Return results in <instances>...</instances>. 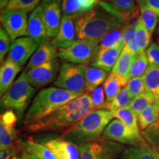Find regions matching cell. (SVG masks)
<instances>
[{"label": "cell", "mask_w": 159, "mask_h": 159, "mask_svg": "<svg viewBox=\"0 0 159 159\" xmlns=\"http://www.w3.org/2000/svg\"><path fill=\"white\" fill-rule=\"evenodd\" d=\"M92 111L90 95L86 92L61 107L45 118L27 126H23L21 130L25 134L59 131L63 133Z\"/></svg>", "instance_id": "cell-1"}, {"label": "cell", "mask_w": 159, "mask_h": 159, "mask_svg": "<svg viewBox=\"0 0 159 159\" xmlns=\"http://www.w3.org/2000/svg\"><path fill=\"white\" fill-rule=\"evenodd\" d=\"M77 39L99 44L111 31L124 26L120 18L99 6L75 19Z\"/></svg>", "instance_id": "cell-2"}, {"label": "cell", "mask_w": 159, "mask_h": 159, "mask_svg": "<svg viewBox=\"0 0 159 159\" xmlns=\"http://www.w3.org/2000/svg\"><path fill=\"white\" fill-rule=\"evenodd\" d=\"M81 95L83 94L71 92L57 87L52 86L42 89L31 102L23 119V126H27L45 118Z\"/></svg>", "instance_id": "cell-3"}, {"label": "cell", "mask_w": 159, "mask_h": 159, "mask_svg": "<svg viewBox=\"0 0 159 159\" xmlns=\"http://www.w3.org/2000/svg\"><path fill=\"white\" fill-rule=\"evenodd\" d=\"M114 116L107 109L92 111L61 134V138L80 146L102 136Z\"/></svg>", "instance_id": "cell-4"}, {"label": "cell", "mask_w": 159, "mask_h": 159, "mask_svg": "<svg viewBox=\"0 0 159 159\" xmlns=\"http://www.w3.org/2000/svg\"><path fill=\"white\" fill-rule=\"evenodd\" d=\"M26 73L27 71H23L8 91L1 97L2 108L13 111L19 117L23 116L36 91L27 80Z\"/></svg>", "instance_id": "cell-5"}, {"label": "cell", "mask_w": 159, "mask_h": 159, "mask_svg": "<svg viewBox=\"0 0 159 159\" xmlns=\"http://www.w3.org/2000/svg\"><path fill=\"white\" fill-rule=\"evenodd\" d=\"M80 159H119L125 147L102 136L79 146Z\"/></svg>", "instance_id": "cell-6"}, {"label": "cell", "mask_w": 159, "mask_h": 159, "mask_svg": "<svg viewBox=\"0 0 159 159\" xmlns=\"http://www.w3.org/2000/svg\"><path fill=\"white\" fill-rule=\"evenodd\" d=\"M53 85L77 94L86 93V83L82 64L63 63Z\"/></svg>", "instance_id": "cell-7"}, {"label": "cell", "mask_w": 159, "mask_h": 159, "mask_svg": "<svg viewBox=\"0 0 159 159\" xmlns=\"http://www.w3.org/2000/svg\"><path fill=\"white\" fill-rule=\"evenodd\" d=\"M98 51L99 44L78 39L68 48L58 49L57 57L64 63L87 64L92 62Z\"/></svg>", "instance_id": "cell-8"}, {"label": "cell", "mask_w": 159, "mask_h": 159, "mask_svg": "<svg viewBox=\"0 0 159 159\" xmlns=\"http://www.w3.org/2000/svg\"><path fill=\"white\" fill-rule=\"evenodd\" d=\"M17 115L13 111L5 110L0 116V147L2 149H10L16 152H22L21 139L19 138L16 128Z\"/></svg>", "instance_id": "cell-9"}, {"label": "cell", "mask_w": 159, "mask_h": 159, "mask_svg": "<svg viewBox=\"0 0 159 159\" xmlns=\"http://www.w3.org/2000/svg\"><path fill=\"white\" fill-rule=\"evenodd\" d=\"M1 23L12 41L27 35V12L22 10L5 8L1 11Z\"/></svg>", "instance_id": "cell-10"}, {"label": "cell", "mask_w": 159, "mask_h": 159, "mask_svg": "<svg viewBox=\"0 0 159 159\" xmlns=\"http://www.w3.org/2000/svg\"><path fill=\"white\" fill-rule=\"evenodd\" d=\"M60 68V61L56 58L51 62L27 70L26 76L28 82L35 89H41L57 79Z\"/></svg>", "instance_id": "cell-11"}, {"label": "cell", "mask_w": 159, "mask_h": 159, "mask_svg": "<svg viewBox=\"0 0 159 159\" xmlns=\"http://www.w3.org/2000/svg\"><path fill=\"white\" fill-rule=\"evenodd\" d=\"M102 137L129 146H138L146 143L144 139L138 138L128 127L117 119L109 123L103 132Z\"/></svg>", "instance_id": "cell-12"}, {"label": "cell", "mask_w": 159, "mask_h": 159, "mask_svg": "<svg viewBox=\"0 0 159 159\" xmlns=\"http://www.w3.org/2000/svg\"><path fill=\"white\" fill-rule=\"evenodd\" d=\"M38 45L36 41L28 36L19 38L12 42L7 59L22 67L36 51Z\"/></svg>", "instance_id": "cell-13"}, {"label": "cell", "mask_w": 159, "mask_h": 159, "mask_svg": "<svg viewBox=\"0 0 159 159\" xmlns=\"http://www.w3.org/2000/svg\"><path fill=\"white\" fill-rule=\"evenodd\" d=\"M98 5L125 23L139 15L135 0H99Z\"/></svg>", "instance_id": "cell-14"}, {"label": "cell", "mask_w": 159, "mask_h": 159, "mask_svg": "<svg viewBox=\"0 0 159 159\" xmlns=\"http://www.w3.org/2000/svg\"><path fill=\"white\" fill-rule=\"evenodd\" d=\"M27 36L33 39L38 43L49 40L42 6L40 5L31 13L28 19Z\"/></svg>", "instance_id": "cell-15"}, {"label": "cell", "mask_w": 159, "mask_h": 159, "mask_svg": "<svg viewBox=\"0 0 159 159\" xmlns=\"http://www.w3.org/2000/svg\"><path fill=\"white\" fill-rule=\"evenodd\" d=\"M54 153L57 159H80V151L78 145L62 139H52L42 142Z\"/></svg>", "instance_id": "cell-16"}, {"label": "cell", "mask_w": 159, "mask_h": 159, "mask_svg": "<svg viewBox=\"0 0 159 159\" xmlns=\"http://www.w3.org/2000/svg\"><path fill=\"white\" fill-rule=\"evenodd\" d=\"M77 32L75 21L72 17L63 15L58 33L52 42L57 48H68L77 41Z\"/></svg>", "instance_id": "cell-17"}, {"label": "cell", "mask_w": 159, "mask_h": 159, "mask_svg": "<svg viewBox=\"0 0 159 159\" xmlns=\"http://www.w3.org/2000/svg\"><path fill=\"white\" fill-rule=\"evenodd\" d=\"M125 45V43L124 40L122 39L116 47H113V48L98 51L96 56L92 61V62L91 63V66L98 67L106 72L112 71L123 49H124Z\"/></svg>", "instance_id": "cell-18"}, {"label": "cell", "mask_w": 159, "mask_h": 159, "mask_svg": "<svg viewBox=\"0 0 159 159\" xmlns=\"http://www.w3.org/2000/svg\"><path fill=\"white\" fill-rule=\"evenodd\" d=\"M43 16L49 38H54L58 33L61 24V6L60 2L42 4Z\"/></svg>", "instance_id": "cell-19"}, {"label": "cell", "mask_w": 159, "mask_h": 159, "mask_svg": "<svg viewBox=\"0 0 159 159\" xmlns=\"http://www.w3.org/2000/svg\"><path fill=\"white\" fill-rule=\"evenodd\" d=\"M57 53L58 49L53 44L52 41L47 40L44 42L40 43L36 51L29 60L25 70H30L39 66L51 62L57 58Z\"/></svg>", "instance_id": "cell-20"}, {"label": "cell", "mask_w": 159, "mask_h": 159, "mask_svg": "<svg viewBox=\"0 0 159 159\" xmlns=\"http://www.w3.org/2000/svg\"><path fill=\"white\" fill-rule=\"evenodd\" d=\"M98 2V0H63L61 7L63 15L75 19L94 9Z\"/></svg>", "instance_id": "cell-21"}, {"label": "cell", "mask_w": 159, "mask_h": 159, "mask_svg": "<svg viewBox=\"0 0 159 159\" xmlns=\"http://www.w3.org/2000/svg\"><path fill=\"white\" fill-rule=\"evenodd\" d=\"M21 67L6 59L0 68V95L2 97L14 83V80Z\"/></svg>", "instance_id": "cell-22"}, {"label": "cell", "mask_w": 159, "mask_h": 159, "mask_svg": "<svg viewBox=\"0 0 159 159\" xmlns=\"http://www.w3.org/2000/svg\"><path fill=\"white\" fill-rule=\"evenodd\" d=\"M119 159H159V152L146 142L125 148Z\"/></svg>", "instance_id": "cell-23"}, {"label": "cell", "mask_w": 159, "mask_h": 159, "mask_svg": "<svg viewBox=\"0 0 159 159\" xmlns=\"http://www.w3.org/2000/svg\"><path fill=\"white\" fill-rule=\"evenodd\" d=\"M134 57L135 55L129 51V49L125 45L124 49H123L118 61H116V64L111 71L112 74L115 75L120 79H122V80H124L126 83V84L128 81V75L130 72Z\"/></svg>", "instance_id": "cell-24"}, {"label": "cell", "mask_w": 159, "mask_h": 159, "mask_svg": "<svg viewBox=\"0 0 159 159\" xmlns=\"http://www.w3.org/2000/svg\"><path fill=\"white\" fill-rule=\"evenodd\" d=\"M84 71V75L86 83V92L89 93L94 89L100 86L102 83L105 82L108 77L106 71L98 67L89 66L88 64H82Z\"/></svg>", "instance_id": "cell-25"}, {"label": "cell", "mask_w": 159, "mask_h": 159, "mask_svg": "<svg viewBox=\"0 0 159 159\" xmlns=\"http://www.w3.org/2000/svg\"><path fill=\"white\" fill-rule=\"evenodd\" d=\"M22 152H27L39 159H57L49 149L42 143L36 142L33 138H29L21 142Z\"/></svg>", "instance_id": "cell-26"}, {"label": "cell", "mask_w": 159, "mask_h": 159, "mask_svg": "<svg viewBox=\"0 0 159 159\" xmlns=\"http://www.w3.org/2000/svg\"><path fill=\"white\" fill-rule=\"evenodd\" d=\"M111 113H112L113 116L121 121L138 138L143 139L142 134L140 133L138 116L129 107L118 109V110L113 111Z\"/></svg>", "instance_id": "cell-27"}, {"label": "cell", "mask_w": 159, "mask_h": 159, "mask_svg": "<svg viewBox=\"0 0 159 159\" xmlns=\"http://www.w3.org/2000/svg\"><path fill=\"white\" fill-rule=\"evenodd\" d=\"M143 77L146 92L159 99V66H149Z\"/></svg>", "instance_id": "cell-28"}, {"label": "cell", "mask_w": 159, "mask_h": 159, "mask_svg": "<svg viewBox=\"0 0 159 159\" xmlns=\"http://www.w3.org/2000/svg\"><path fill=\"white\" fill-rule=\"evenodd\" d=\"M126 85V83L116 75L111 73L107 77L103 84L104 88L106 104L110 103L114 99L119 91L122 90V87Z\"/></svg>", "instance_id": "cell-29"}, {"label": "cell", "mask_w": 159, "mask_h": 159, "mask_svg": "<svg viewBox=\"0 0 159 159\" xmlns=\"http://www.w3.org/2000/svg\"><path fill=\"white\" fill-rule=\"evenodd\" d=\"M159 119V99H156L150 106L138 116L139 125L141 130H144Z\"/></svg>", "instance_id": "cell-30"}, {"label": "cell", "mask_w": 159, "mask_h": 159, "mask_svg": "<svg viewBox=\"0 0 159 159\" xmlns=\"http://www.w3.org/2000/svg\"><path fill=\"white\" fill-rule=\"evenodd\" d=\"M149 66L150 63L145 52H141L139 54L135 55L128 75V80L134 77L144 76Z\"/></svg>", "instance_id": "cell-31"}, {"label": "cell", "mask_w": 159, "mask_h": 159, "mask_svg": "<svg viewBox=\"0 0 159 159\" xmlns=\"http://www.w3.org/2000/svg\"><path fill=\"white\" fill-rule=\"evenodd\" d=\"M133 99L134 98L131 96L128 89L126 87H124L110 103L106 104L105 109H107V110L110 111L111 112H113V111L118 110V109L129 107Z\"/></svg>", "instance_id": "cell-32"}, {"label": "cell", "mask_w": 159, "mask_h": 159, "mask_svg": "<svg viewBox=\"0 0 159 159\" xmlns=\"http://www.w3.org/2000/svg\"><path fill=\"white\" fill-rule=\"evenodd\" d=\"M139 9H140V15L139 18L142 21L144 27L148 30L150 34L152 35L156 28L159 16L145 5L141 6Z\"/></svg>", "instance_id": "cell-33"}, {"label": "cell", "mask_w": 159, "mask_h": 159, "mask_svg": "<svg viewBox=\"0 0 159 159\" xmlns=\"http://www.w3.org/2000/svg\"><path fill=\"white\" fill-rule=\"evenodd\" d=\"M156 100V99L152 95L145 92L134 98L129 108L134 111L137 116H139L141 113H142L145 109L150 106Z\"/></svg>", "instance_id": "cell-34"}, {"label": "cell", "mask_w": 159, "mask_h": 159, "mask_svg": "<svg viewBox=\"0 0 159 159\" xmlns=\"http://www.w3.org/2000/svg\"><path fill=\"white\" fill-rule=\"evenodd\" d=\"M141 134L145 142L159 152V119L148 128L142 130Z\"/></svg>", "instance_id": "cell-35"}, {"label": "cell", "mask_w": 159, "mask_h": 159, "mask_svg": "<svg viewBox=\"0 0 159 159\" xmlns=\"http://www.w3.org/2000/svg\"><path fill=\"white\" fill-rule=\"evenodd\" d=\"M151 35L138 17L136 21V37L141 52H145L150 45Z\"/></svg>", "instance_id": "cell-36"}, {"label": "cell", "mask_w": 159, "mask_h": 159, "mask_svg": "<svg viewBox=\"0 0 159 159\" xmlns=\"http://www.w3.org/2000/svg\"><path fill=\"white\" fill-rule=\"evenodd\" d=\"M123 39V26L111 31L99 43V51L113 48Z\"/></svg>", "instance_id": "cell-37"}, {"label": "cell", "mask_w": 159, "mask_h": 159, "mask_svg": "<svg viewBox=\"0 0 159 159\" xmlns=\"http://www.w3.org/2000/svg\"><path fill=\"white\" fill-rule=\"evenodd\" d=\"M40 2L41 0H10L6 8L22 10L28 13L36 9Z\"/></svg>", "instance_id": "cell-38"}, {"label": "cell", "mask_w": 159, "mask_h": 159, "mask_svg": "<svg viewBox=\"0 0 159 159\" xmlns=\"http://www.w3.org/2000/svg\"><path fill=\"white\" fill-rule=\"evenodd\" d=\"M91 97V104H92L93 111L105 109L106 105V99H105V91L103 86H98L97 88L89 93Z\"/></svg>", "instance_id": "cell-39"}, {"label": "cell", "mask_w": 159, "mask_h": 159, "mask_svg": "<svg viewBox=\"0 0 159 159\" xmlns=\"http://www.w3.org/2000/svg\"><path fill=\"white\" fill-rule=\"evenodd\" d=\"M125 87L128 89L133 98H135V97L146 92L144 80L143 76L130 79L127 83Z\"/></svg>", "instance_id": "cell-40"}, {"label": "cell", "mask_w": 159, "mask_h": 159, "mask_svg": "<svg viewBox=\"0 0 159 159\" xmlns=\"http://www.w3.org/2000/svg\"><path fill=\"white\" fill-rule=\"evenodd\" d=\"M11 39L9 36L8 33L6 32L3 27H1L0 29V61L1 63L4 62L6 54L9 52V49L11 46Z\"/></svg>", "instance_id": "cell-41"}, {"label": "cell", "mask_w": 159, "mask_h": 159, "mask_svg": "<svg viewBox=\"0 0 159 159\" xmlns=\"http://www.w3.org/2000/svg\"><path fill=\"white\" fill-rule=\"evenodd\" d=\"M148 56L150 66H159V44L156 43H151L148 48L145 50Z\"/></svg>", "instance_id": "cell-42"}, {"label": "cell", "mask_w": 159, "mask_h": 159, "mask_svg": "<svg viewBox=\"0 0 159 159\" xmlns=\"http://www.w3.org/2000/svg\"><path fill=\"white\" fill-rule=\"evenodd\" d=\"M144 5L152 10L159 16V0H144Z\"/></svg>", "instance_id": "cell-43"}, {"label": "cell", "mask_w": 159, "mask_h": 159, "mask_svg": "<svg viewBox=\"0 0 159 159\" xmlns=\"http://www.w3.org/2000/svg\"><path fill=\"white\" fill-rule=\"evenodd\" d=\"M17 152L10 149H2L0 152V159H11Z\"/></svg>", "instance_id": "cell-44"}, {"label": "cell", "mask_w": 159, "mask_h": 159, "mask_svg": "<svg viewBox=\"0 0 159 159\" xmlns=\"http://www.w3.org/2000/svg\"><path fill=\"white\" fill-rule=\"evenodd\" d=\"M10 0H0V7H1V11L6 8L7 5H8Z\"/></svg>", "instance_id": "cell-45"}, {"label": "cell", "mask_w": 159, "mask_h": 159, "mask_svg": "<svg viewBox=\"0 0 159 159\" xmlns=\"http://www.w3.org/2000/svg\"><path fill=\"white\" fill-rule=\"evenodd\" d=\"M22 152L21 158H22L23 159H32L28 153H27V152Z\"/></svg>", "instance_id": "cell-46"}, {"label": "cell", "mask_w": 159, "mask_h": 159, "mask_svg": "<svg viewBox=\"0 0 159 159\" xmlns=\"http://www.w3.org/2000/svg\"><path fill=\"white\" fill-rule=\"evenodd\" d=\"M52 2H61V0H42V4Z\"/></svg>", "instance_id": "cell-47"}, {"label": "cell", "mask_w": 159, "mask_h": 159, "mask_svg": "<svg viewBox=\"0 0 159 159\" xmlns=\"http://www.w3.org/2000/svg\"><path fill=\"white\" fill-rule=\"evenodd\" d=\"M137 4H138V6L139 7H141V6H142L144 5V0H136Z\"/></svg>", "instance_id": "cell-48"}, {"label": "cell", "mask_w": 159, "mask_h": 159, "mask_svg": "<svg viewBox=\"0 0 159 159\" xmlns=\"http://www.w3.org/2000/svg\"><path fill=\"white\" fill-rule=\"evenodd\" d=\"M11 159H23L22 158H21H21H18V157L17 156H13V157H12V158Z\"/></svg>", "instance_id": "cell-49"}, {"label": "cell", "mask_w": 159, "mask_h": 159, "mask_svg": "<svg viewBox=\"0 0 159 159\" xmlns=\"http://www.w3.org/2000/svg\"><path fill=\"white\" fill-rule=\"evenodd\" d=\"M29 155H30V158H31L32 159H39V158H36V157H35V156H32V155H30V154H29Z\"/></svg>", "instance_id": "cell-50"}, {"label": "cell", "mask_w": 159, "mask_h": 159, "mask_svg": "<svg viewBox=\"0 0 159 159\" xmlns=\"http://www.w3.org/2000/svg\"><path fill=\"white\" fill-rule=\"evenodd\" d=\"M158 35H159V25H158Z\"/></svg>", "instance_id": "cell-51"}, {"label": "cell", "mask_w": 159, "mask_h": 159, "mask_svg": "<svg viewBox=\"0 0 159 159\" xmlns=\"http://www.w3.org/2000/svg\"><path fill=\"white\" fill-rule=\"evenodd\" d=\"M98 1H99V0H98Z\"/></svg>", "instance_id": "cell-52"}]
</instances>
